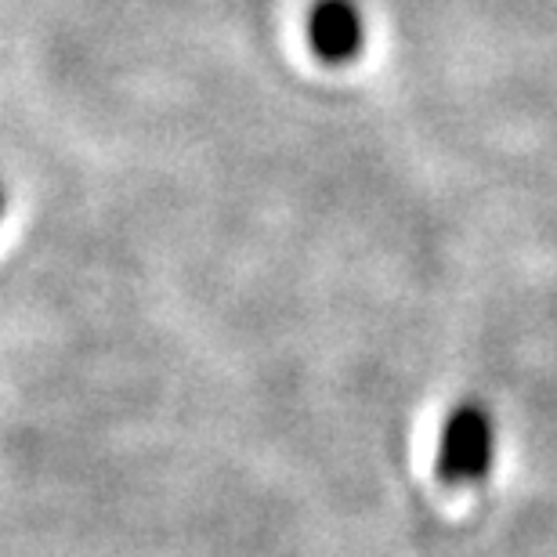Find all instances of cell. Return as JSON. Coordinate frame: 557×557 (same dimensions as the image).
Here are the masks:
<instances>
[{
	"label": "cell",
	"mask_w": 557,
	"mask_h": 557,
	"mask_svg": "<svg viewBox=\"0 0 557 557\" xmlns=\"http://www.w3.org/2000/svg\"><path fill=\"white\" fill-rule=\"evenodd\" d=\"M496 463V420L478 398H463L442 423L434 478L445 488H471L493 474Z\"/></svg>",
	"instance_id": "cell-1"
},
{
	"label": "cell",
	"mask_w": 557,
	"mask_h": 557,
	"mask_svg": "<svg viewBox=\"0 0 557 557\" xmlns=\"http://www.w3.org/2000/svg\"><path fill=\"white\" fill-rule=\"evenodd\" d=\"M308 48L326 65H351L366 48V18L355 0H315L308 11Z\"/></svg>",
	"instance_id": "cell-2"
},
{
	"label": "cell",
	"mask_w": 557,
	"mask_h": 557,
	"mask_svg": "<svg viewBox=\"0 0 557 557\" xmlns=\"http://www.w3.org/2000/svg\"><path fill=\"white\" fill-rule=\"evenodd\" d=\"M4 203H8V193H4V185H0V214H4Z\"/></svg>",
	"instance_id": "cell-3"
}]
</instances>
